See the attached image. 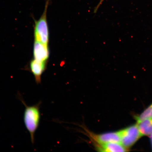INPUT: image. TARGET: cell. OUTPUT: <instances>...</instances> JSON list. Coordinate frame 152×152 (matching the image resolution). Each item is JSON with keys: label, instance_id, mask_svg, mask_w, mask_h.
Returning <instances> with one entry per match:
<instances>
[{"label": "cell", "instance_id": "1", "mask_svg": "<svg viewBox=\"0 0 152 152\" xmlns=\"http://www.w3.org/2000/svg\"><path fill=\"white\" fill-rule=\"evenodd\" d=\"M19 98L25 107L24 114V121L26 129L29 132L32 144L34 142V136L39 126L40 119L39 105L40 103L31 106L26 105L24 101L19 95Z\"/></svg>", "mask_w": 152, "mask_h": 152}, {"label": "cell", "instance_id": "2", "mask_svg": "<svg viewBox=\"0 0 152 152\" xmlns=\"http://www.w3.org/2000/svg\"><path fill=\"white\" fill-rule=\"evenodd\" d=\"M51 0H47L44 11L41 18L35 21L34 28L35 41L48 45L49 31L47 21V11Z\"/></svg>", "mask_w": 152, "mask_h": 152}, {"label": "cell", "instance_id": "3", "mask_svg": "<svg viewBox=\"0 0 152 152\" xmlns=\"http://www.w3.org/2000/svg\"><path fill=\"white\" fill-rule=\"evenodd\" d=\"M119 132L121 137V143L128 149L134 145L142 136L137 124L128 127Z\"/></svg>", "mask_w": 152, "mask_h": 152}, {"label": "cell", "instance_id": "4", "mask_svg": "<svg viewBox=\"0 0 152 152\" xmlns=\"http://www.w3.org/2000/svg\"><path fill=\"white\" fill-rule=\"evenodd\" d=\"M86 132L91 139L96 144H103L108 142L121 143V137L119 131L101 134H95L87 130Z\"/></svg>", "mask_w": 152, "mask_h": 152}, {"label": "cell", "instance_id": "5", "mask_svg": "<svg viewBox=\"0 0 152 152\" xmlns=\"http://www.w3.org/2000/svg\"><path fill=\"white\" fill-rule=\"evenodd\" d=\"M34 59L42 62H47L49 56L48 45L35 41L33 47Z\"/></svg>", "mask_w": 152, "mask_h": 152}, {"label": "cell", "instance_id": "6", "mask_svg": "<svg viewBox=\"0 0 152 152\" xmlns=\"http://www.w3.org/2000/svg\"><path fill=\"white\" fill-rule=\"evenodd\" d=\"M47 62L39 61L33 59L30 62V70L33 74L36 83H41V76L46 69Z\"/></svg>", "mask_w": 152, "mask_h": 152}, {"label": "cell", "instance_id": "7", "mask_svg": "<svg viewBox=\"0 0 152 152\" xmlns=\"http://www.w3.org/2000/svg\"><path fill=\"white\" fill-rule=\"evenodd\" d=\"M96 149L100 152H126L128 149L121 143L108 142L103 144H96Z\"/></svg>", "mask_w": 152, "mask_h": 152}, {"label": "cell", "instance_id": "8", "mask_svg": "<svg viewBox=\"0 0 152 152\" xmlns=\"http://www.w3.org/2000/svg\"><path fill=\"white\" fill-rule=\"evenodd\" d=\"M139 130L141 135L150 136L152 133V117L137 122Z\"/></svg>", "mask_w": 152, "mask_h": 152}, {"label": "cell", "instance_id": "9", "mask_svg": "<svg viewBox=\"0 0 152 152\" xmlns=\"http://www.w3.org/2000/svg\"><path fill=\"white\" fill-rule=\"evenodd\" d=\"M152 117V104L143 112L136 118L137 122H140L144 119Z\"/></svg>", "mask_w": 152, "mask_h": 152}, {"label": "cell", "instance_id": "10", "mask_svg": "<svg viewBox=\"0 0 152 152\" xmlns=\"http://www.w3.org/2000/svg\"><path fill=\"white\" fill-rule=\"evenodd\" d=\"M105 1V0H100L99 2V3L96 6V7H95L94 10V13H96L98 9L99 8V7L102 4V3H103V2Z\"/></svg>", "mask_w": 152, "mask_h": 152}, {"label": "cell", "instance_id": "11", "mask_svg": "<svg viewBox=\"0 0 152 152\" xmlns=\"http://www.w3.org/2000/svg\"><path fill=\"white\" fill-rule=\"evenodd\" d=\"M150 139H151V144L152 147V133L150 135Z\"/></svg>", "mask_w": 152, "mask_h": 152}]
</instances>
